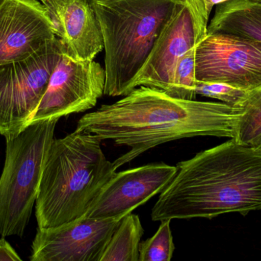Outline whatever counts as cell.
<instances>
[{
    "label": "cell",
    "instance_id": "6da1fadb",
    "mask_svg": "<svg viewBox=\"0 0 261 261\" xmlns=\"http://www.w3.org/2000/svg\"><path fill=\"white\" fill-rule=\"evenodd\" d=\"M240 113L239 107L225 103L179 99L161 89L140 86L83 116L76 130L130 147L113 162L117 170L170 141L200 136L236 139Z\"/></svg>",
    "mask_w": 261,
    "mask_h": 261
},
{
    "label": "cell",
    "instance_id": "7a4b0ae2",
    "mask_svg": "<svg viewBox=\"0 0 261 261\" xmlns=\"http://www.w3.org/2000/svg\"><path fill=\"white\" fill-rule=\"evenodd\" d=\"M160 193L154 222L261 211V150L231 139L178 162Z\"/></svg>",
    "mask_w": 261,
    "mask_h": 261
},
{
    "label": "cell",
    "instance_id": "3957f363",
    "mask_svg": "<svg viewBox=\"0 0 261 261\" xmlns=\"http://www.w3.org/2000/svg\"><path fill=\"white\" fill-rule=\"evenodd\" d=\"M116 173L93 133L76 130L54 139L35 202L38 228H55L84 217Z\"/></svg>",
    "mask_w": 261,
    "mask_h": 261
},
{
    "label": "cell",
    "instance_id": "277c9868",
    "mask_svg": "<svg viewBox=\"0 0 261 261\" xmlns=\"http://www.w3.org/2000/svg\"><path fill=\"white\" fill-rule=\"evenodd\" d=\"M179 0H92L103 39L104 94L125 96Z\"/></svg>",
    "mask_w": 261,
    "mask_h": 261
},
{
    "label": "cell",
    "instance_id": "5b68a950",
    "mask_svg": "<svg viewBox=\"0 0 261 261\" xmlns=\"http://www.w3.org/2000/svg\"><path fill=\"white\" fill-rule=\"evenodd\" d=\"M58 120L28 126L6 139L0 176V236L22 237L38 197L40 182Z\"/></svg>",
    "mask_w": 261,
    "mask_h": 261
},
{
    "label": "cell",
    "instance_id": "8992f818",
    "mask_svg": "<svg viewBox=\"0 0 261 261\" xmlns=\"http://www.w3.org/2000/svg\"><path fill=\"white\" fill-rule=\"evenodd\" d=\"M64 53L56 37L24 59L0 64V136L10 139L28 127Z\"/></svg>",
    "mask_w": 261,
    "mask_h": 261
},
{
    "label": "cell",
    "instance_id": "52a82bcc",
    "mask_svg": "<svg viewBox=\"0 0 261 261\" xmlns=\"http://www.w3.org/2000/svg\"><path fill=\"white\" fill-rule=\"evenodd\" d=\"M211 12L205 0H179L135 77L132 90L146 86L167 93L176 61L206 37Z\"/></svg>",
    "mask_w": 261,
    "mask_h": 261
},
{
    "label": "cell",
    "instance_id": "ba28073f",
    "mask_svg": "<svg viewBox=\"0 0 261 261\" xmlns=\"http://www.w3.org/2000/svg\"><path fill=\"white\" fill-rule=\"evenodd\" d=\"M105 85V69L99 63L76 61L64 53L28 126L90 110Z\"/></svg>",
    "mask_w": 261,
    "mask_h": 261
},
{
    "label": "cell",
    "instance_id": "9c48e42d",
    "mask_svg": "<svg viewBox=\"0 0 261 261\" xmlns=\"http://www.w3.org/2000/svg\"><path fill=\"white\" fill-rule=\"evenodd\" d=\"M198 81L251 91L261 87V43L231 34H207L196 49Z\"/></svg>",
    "mask_w": 261,
    "mask_h": 261
},
{
    "label": "cell",
    "instance_id": "30bf717a",
    "mask_svg": "<svg viewBox=\"0 0 261 261\" xmlns=\"http://www.w3.org/2000/svg\"><path fill=\"white\" fill-rule=\"evenodd\" d=\"M121 219L78 220L37 229L32 261H99Z\"/></svg>",
    "mask_w": 261,
    "mask_h": 261
},
{
    "label": "cell",
    "instance_id": "8fae6325",
    "mask_svg": "<svg viewBox=\"0 0 261 261\" xmlns=\"http://www.w3.org/2000/svg\"><path fill=\"white\" fill-rule=\"evenodd\" d=\"M176 173V167L164 162L116 173L84 217L99 220L122 219L161 193Z\"/></svg>",
    "mask_w": 261,
    "mask_h": 261
},
{
    "label": "cell",
    "instance_id": "7c38bea8",
    "mask_svg": "<svg viewBox=\"0 0 261 261\" xmlns=\"http://www.w3.org/2000/svg\"><path fill=\"white\" fill-rule=\"evenodd\" d=\"M55 38L40 0H0V64L24 59Z\"/></svg>",
    "mask_w": 261,
    "mask_h": 261
},
{
    "label": "cell",
    "instance_id": "4fadbf2b",
    "mask_svg": "<svg viewBox=\"0 0 261 261\" xmlns=\"http://www.w3.org/2000/svg\"><path fill=\"white\" fill-rule=\"evenodd\" d=\"M64 53L76 61H92L104 49L92 0H40Z\"/></svg>",
    "mask_w": 261,
    "mask_h": 261
},
{
    "label": "cell",
    "instance_id": "5bb4252c",
    "mask_svg": "<svg viewBox=\"0 0 261 261\" xmlns=\"http://www.w3.org/2000/svg\"><path fill=\"white\" fill-rule=\"evenodd\" d=\"M215 32L261 43V0H228L215 6L208 34Z\"/></svg>",
    "mask_w": 261,
    "mask_h": 261
},
{
    "label": "cell",
    "instance_id": "9a60e30c",
    "mask_svg": "<svg viewBox=\"0 0 261 261\" xmlns=\"http://www.w3.org/2000/svg\"><path fill=\"white\" fill-rule=\"evenodd\" d=\"M143 234L139 216L127 215L121 219L99 261H138Z\"/></svg>",
    "mask_w": 261,
    "mask_h": 261
},
{
    "label": "cell",
    "instance_id": "2e32d148",
    "mask_svg": "<svg viewBox=\"0 0 261 261\" xmlns=\"http://www.w3.org/2000/svg\"><path fill=\"white\" fill-rule=\"evenodd\" d=\"M239 107L241 113L234 139L240 144L257 147L261 142V87L248 92Z\"/></svg>",
    "mask_w": 261,
    "mask_h": 261
},
{
    "label": "cell",
    "instance_id": "e0dca14e",
    "mask_svg": "<svg viewBox=\"0 0 261 261\" xmlns=\"http://www.w3.org/2000/svg\"><path fill=\"white\" fill-rule=\"evenodd\" d=\"M196 49H190L176 61L167 94L179 99L196 100Z\"/></svg>",
    "mask_w": 261,
    "mask_h": 261
},
{
    "label": "cell",
    "instance_id": "ac0fdd59",
    "mask_svg": "<svg viewBox=\"0 0 261 261\" xmlns=\"http://www.w3.org/2000/svg\"><path fill=\"white\" fill-rule=\"evenodd\" d=\"M171 220L161 221L154 235L140 243L138 261H170L174 252L175 245L170 229Z\"/></svg>",
    "mask_w": 261,
    "mask_h": 261
},
{
    "label": "cell",
    "instance_id": "d6986e66",
    "mask_svg": "<svg viewBox=\"0 0 261 261\" xmlns=\"http://www.w3.org/2000/svg\"><path fill=\"white\" fill-rule=\"evenodd\" d=\"M196 94L218 100L222 103L239 107L248 96V92L225 83H196Z\"/></svg>",
    "mask_w": 261,
    "mask_h": 261
},
{
    "label": "cell",
    "instance_id": "ffe728a7",
    "mask_svg": "<svg viewBox=\"0 0 261 261\" xmlns=\"http://www.w3.org/2000/svg\"><path fill=\"white\" fill-rule=\"evenodd\" d=\"M18 253L12 245L6 240L5 237L0 239V261H21Z\"/></svg>",
    "mask_w": 261,
    "mask_h": 261
},
{
    "label": "cell",
    "instance_id": "44dd1931",
    "mask_svg": "<svg viewBox=\"0 0 261 261\" xmlns=\"http://www.w3.org/2000/svg\"><path fill=\"white\" fill-rule=\"evenodd\" d=\"M228 1V0H205V5L210 12L213 11V8L217 6L218 4L224 3V2Z\"/></svg>",
    "mask_w": 261,
    "mask_h": 261
},
{
    "label": "cell",
    "instance_id": "7402d4cb",
    "mask_svg": "<svg viewBox=\"0 0 261 261\" xmlns=\"http://www.w3.org/2000/svg\"><path fill=\"white\" fill-rule=\"evenodd\" d=\"M256 147H257V148L260 149V150H261V142L260 143V144H259V145Z\"/></svg>",
    "mask_w": 261,
    "mask_h": 261
}]
</instances>
